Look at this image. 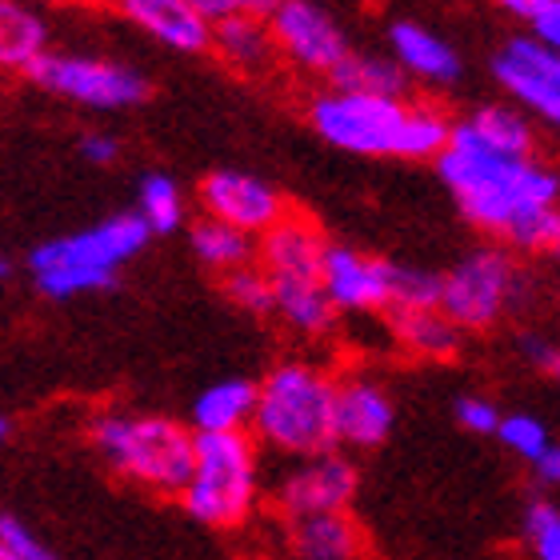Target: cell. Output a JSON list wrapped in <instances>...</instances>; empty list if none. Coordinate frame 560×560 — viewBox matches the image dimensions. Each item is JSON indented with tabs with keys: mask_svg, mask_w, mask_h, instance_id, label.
Instances as JSON below:
<instances>
[{
	"mask_svg": "<svg viewBox=\"0 0 560 560\" xmlns=\"http://www.w3.org/2000/svg\"><path fill=\"white\" fill-rule=\"evenodd\" d=\"M436 173L453 188L456 205L485 233H509V224L528 209H552L560 197L557 173L537 161H516L489 149L468 120L453 125V140L436 161Z\"/></svg>",
	"mask_w": 560,
	"mask_h": 560,
	"instance_id": "1",
	"label": "cell"
},
{
	"mask_svg": "<svg viewBox=\"0 0 560 560\" xmlns=\"http://www.w3.org/2000/svg\"><path fill=\"white\" fill-rule=\"evenodd\" d=\"M337 393L340 381L308 361H280L257 393L253 436L280 456L337 453Z\"/></svg>",
	"mask_w": 560,
	"mask_h": 560,
	"instance_id": "2",
	"label": "cell"
},
{
	"mask_svg": "<svg viewBox=\"0 0 560 560\" xmlns=\"http://www.w3.org/2000/svg\"><path fill=\"white\" fill-rule=\"evenodd\" d=\"M89 441L113 472L168 497L185 492L197 465V432L152 412H96Z\"/></svg>",
	"mask_w": 560,
	"mask_h": 560,
	"instance_id": "3",
	"label": "cell"
},
{
	"mask_svg": "<svg viewBox=\"0 0 560 560\" xmlns=\"http://www.w3.org/2000/svg\"><path fill=\"white\" fill-rule=\"evenodd\" d=\"M149 236L152 233L149 224L140 221V212H120V217H108L84 233L36 245L28 253V272H33L36 289L52 301L113 289L117 269L149 245Z\"/></svg>",
	"mask_w": 560,
	"mask_h": 560,
	"instance_id": "4",
	"label": "cell"
},
{
	"mask_svg": "<svg viewBox=\"0 0 560 560\" xmlns=\"http://www.w3.org/2000/svg\"><path fill=\"white\" fill-rule=\"evenodd\" d=\"M180 504L209 528H241L260 504V460L248 432H197V465Z\"/></svg>",
	"mask_w": 560,
	"mask_h": 560,
	"instance_id": "5",
	"label": "cell"
},
{
	"mask_svg": "<svg viewBox=\"0 0 560 560\" xmlns=\"http://www.w3.org/2000/svg\"><path fill=\"white\" fill-rule=\"evenodd\" d=\"M313 129L345 152L361 156H400V137L409 105L388 101V96H364V93H320L308 108Z\"/></svg>",
	"mask_w": 560,
	"mask_h": 560,
	"instance_id": "6",
	"label": "cell"
},
{
	"mask_svg": "<svg viewBox=\"0 0 560 560\" xmlns=\"http://www.w3.org/2000/svg\"><path fill=\"white\" fill-rule=\"evenodd\" d=\"M521 292V277L509 253L501 248H472L456 269L444 272L441 308L468 332L492 328L509 313V304Z\"/></svg>",
	"mask_w": 560,
	"mask_h": 560,
	"instance_id": "7",
	"label": "cell"
},
{
	"mask_svg": "<svg viewBox=\"0 0 560 560\" xmlns=\"http://www.w3.org/2000/svg\"><path fill=\"white\" fill-rule=\"evenodd\" d=\"M45 93L77 101L84 108H129L149 96V84L129 65L101 57H77V52H45L24 72Z\"/></svg>",
	"mask_w": 560,
	"mask_h": 560,
	"instance_id": "8",
	"label": "cell"
},
{
	"mask_svg": "<svg viewBox=\"0 0 560 560\" xmlns=\"http://www.w3.org/2000/svg\"><path fill=\"white\" fill-rule=\"evenodd\" d=\"M357 492V465L345 453H320L304 456L296 465L280 472L272 489V509L280 521H304V516H328L345 513Z\"/></svg>",
	"mask_w": 560,
	"mask_h": 560,
	"instance_id": "9",
	"label": "cell"
},
{
	"mask_svg": "<svg viewBox=\"0 0 560 560\" xmlns=\"http://www.w3.org/2000/svg\"><path fill=\"white\" fill-rule=\"evenodd\" d=\"M272 36L284 57L304 72H332L340 69V60L349 57V40L337 28V21L328 16L313 0H284L280 12L272 16Z\"/></svg>",
	"mask_w": 560,
	"mask_h": 560,
	"instance_id": "10",
	"label": "cell"
},
{
	"mask_svg": "<svg viewBox=\"0 0 560 560\" xmlns=\"http://www.w3.org/2000/svg\"><path fill=\"white\" fill-rule=\"evenodd\" d=\"M200 205L209 217L233 224L248 236H265L272 224H280L289 212H284V200L280 192L260 180L253 173H236V168H217V173L205 176L200 185Z\"/></svg>",
	"mask_w": 560,
	"mask_h": 560,
	"instance_id": "11",
	"label": "cell"
},
{
	"mask_svg": "<svg viewBox=\"0 0 560 560\" xmlns=\"http://www.w3.org/2000/svg\"><path fill=\"white\" fill-rule=\"evenodd\" d=\"M325 280L328 301L337 313H376L393 308V265L376 257H364L349 245H328L325 253Z\"/></svg>",
	"mask_w": 560,
	"mask_h": 560,
	"instance_id": "12",
	"label": "cell"
},
{
	"mask_svg": "<svg viewBox=\"0 0 560 560\" xmlns=\"http://www.w3.org/2000/svg\"><path fill=\"white\" fill-rule=\"evenodd\" d=\"M328 241L308 217L289 212L280 224H272L269 233L260 236L257 260L260 269L272 280H301V277H320L325 269Z\"/></svg>",
	"mask_w": 560,
	"mask_h": 560,
	"instance_id": "13",
	"label": "cell"
},
{
	"mask_svg": "<svg viewBox=\"0 0 560 560\" xmlns=\"http://www.w3.org/2000/svg\"><path fill=\"white\" fill-rule=\"evenodd\" d=\"M393 397L376 381L349 376L337 393V444L340 448H376L393 432Z\"/></svg>",
	"mask_w": 560,
	"mask_h": 560,
	"instance_id": "14",
	"label": "cell"
},
{
	"mask_svg": "<svg viewBox=\"0 0 560 560\" xmlns=\"http://www.w3.org/2000/svg\"><path fill=\"white\" fill-rule=\"evenodd\" d=\"M120 12L140 24L152 40L176 52H205L212 48V24L188 0H120Z\"/></svg>",
	"mask_w": 560,
	"mask_h": 560,
	"instance_id": "15",
	"label": "cell"
},
{
	"mask_svg": "<svg viewBox=\"0 0 560 560\" xmlns=\"http://www.w3.org/2000/svg\"><path fill=\"white\" fill-rule=\"evenodd\" d=\"M388 45H393V60L409 77H420L429 84H453L460 77V60L441 36L429 33L417 21H397L388 28Z\"/></svg>",
	"mask_w": 560,
	"mask_h": 560,
	"instance_id": "16",
	"label": "cell"
},
{
	"mask_svg": "<svg viewBox=\"0 0 560 560\" xmlns=\"http://www.w3.org/2000/svg\"><path fill=\"white\" fill-rule=\"evenodd\" d=\"M289 552L296 560H361L364 540L361 528L352 525L349 513L304 516L289 521Z\"/></svg>",
	"mask_w": 560,
	"mask_h": 560,
	"instance_id": "17",
	"label": "cell"
},
{
	"mask_svg": "<svg viewBox=\"0 0 560 560\" xmlns=\"http://www.w3.org/2000/svg\"><path fill=\"white\" fill-rule=\"evenodd\" d=\"M257 393L260 385L245 381V376H229L217 381L192 400V429L205 432H248L253 417H257Z\"/></svg>",
	"mask_w": 560,
	"mask_h": 560,
	"instance_id": "18",
	"label": "cell"
},
{
	"mask_svg": "<svg viewBox=\"0 0 560 560\" xmlns=\"http://www.w3.org/2000/svg\"><path fill=\"white\" fill-rule=\"evenodd\" d=\"M272 292H277V316L301 337H325L337 320V304L328 301L320 277L272 280Z\"/></svg>",
	"mask_w": 560,
	"mask_h": 560,
	"instance_id": "19",
	"label": "cell"
},
{
	"mask_svg": "<svg viewBox=\"0 0 560 560\" xmlns=\"http://www.w3.org/2000/svg\"><path fill=\"white\" fill-rule=\"evenodd\" d=\"M393 337L420 361H453L460 349V325L444 308H417L393 313Z\"/></svg>",
	"mask_w": 560,
	"mask_h": 560,
	"instance_id": "20",
	"label": "cell"
},
{
	"mask_svg": "<svg viewBox=\"0 0 560 560\" xmlns=\"http://www.w3.org/2000/svg\"><path fill=\"white\" fill-rule=\"evenodd\" d=\"M492 77L501 81L504 93H513L516 101H521L525 108H533L540 120H549V125L560 129V84L552 81L549 72L504 48L501 57L492 60Z\"/></svg>",
	"mask_w": 560,
	"mask_h": 560,
	"instance_id": "21",
	"label": "cell"
},
{
	"mask_svg": "<svg viewBox=\"0 0 560 560\" xmlns=\"http://www.w3.org/2000/svg\"><path fill=\"white\" fill-rule=\"evenodd\" d=\"M48 52V28L28 4L0 0V65L28 72Z\"/></svg>",
	"mask_w": 560,
	"mask_h": 560,
	"instance_id": "22",
	"label": "cell"
},
{
	"mask_svg": "<svg viewBox=\"0 0 560 560\" xmlns=\"http://www.w3.org/2000/svg\"><path fill=\"white\" fill-rule=\"evenodd\" d=\"M212 48L236 69H265L277 52V36L269 21H257L248 12H236L229 21L212 24Z\"/></svg>",
	"mask_w": 560,
	"mask_h": 560,
	"instance_id": "23",
	"label": "cell"
},
{
	"mask_svg": "<svg viewBox=\"0 0 560 560\" xmlns=\"http://www.w3.org/2000/svg\"><path fill=\"white\" fill-rule=\"evenodd\" d=\"M328 81H332L337 93H364V96L400 101V93L409 89V72L400 69L397 60L376 57V52H349Z\"/></svg>",
	"mask_w": 560,
	"mask_h": 560,
	"instance_id": "24",
	"label": "cell"
},
{
	"mask_svg": "<svg viewBox=\"0 0 560 560\" xmlns=\"http://www.w3.org/2000/svg\"><path fill=\"white\" fill-rule=\"evenodd\" d=\"M188 245L197 253L200 265H209L217 272H236V269H248L253 257H257V245H253V236L233 229V224L217 221V217H205L188 229Z\"/></svg>",
	"mask_w": 560,
	"mask_h": 560,
	"instance_id": "25",
	"label": "cell"
},
{
	"mask_svg": "<svg viewBox=\"0 0 560 560\" xmlns=\"http://www.w3.org/2000/svg\"><path fill=\"white\" fill-rule=\"evenodd\" d=\"M468 129L477 132L489 149L504 152V156H516V161H528V152H533V125L509 105L477 108V113L468 117Z\"/></svg>",
	"mask_w": 560,
	"mask_h": 560,
	"instance_id": "26",
	"label": "cell"
},
{
	"mask_svg": "<svg viewBox=\"0 0 560 560\" xmlns=\"http://www.w3.org/2000/svg\"><path fill=\"white\" fill-rule=\"evenodd\" d=\"M137 212H140V221L149 224L152 236L176 233L180 221H185V200H180V188H176L173 176H164V173L144 176L137 192Z\"/></svg>",
	"mask_w": 560,
	"mask_h": 560,
	"instance_id": "27",
	"label": "cell"
},
{
	"mask_svg": "<svg viewBox=\"0 0 560 560\" xmlns=\"http://www.w3.org/2000/svg\"><path fill=\"white\" fill-rule=\"evenodd\" d=\"M453 140V120L444 117L441 108L432 105H412L409 120H405V137H400V156L409 161H441V152Z\"/></svg>",
	"mask_w": 560,
	"mask_h": 560,
	"instance_id": "28",
	"label": "cell"
},
{
	"mask_svg": "<svg viewBox=\"0 0 560 560\" xmlns=\"http://www.w3.org/2000/svg\"><path fill=\"white\" fill-rule=\"evenodd\" d=\"M444 277L412 265H393V313H417V308H441Z\"/></svg>",
	"mask_w": 560,
	"mask_h": 560,
	"instance_id": "29",
	"label": "cell"
},
{
	"mask_svg": "<svg viewBox=\"0 0 560 560\" xmlns=\"http://www.w3.org/2000/svg\"><path fill=\"white\" fill-rule=\"evenodd\" d=\"M521 537L537 560H560V509L545 497L525 504L521 513Z\"/></svg>",
	"mask_w": 560,
	"mask_h": 560,
	"instance_id": "30",
	"label": "cell"
},
{
	"mask_svg": "<svg viewBox=\"0 0 560 560\" xmlns=\"http://www.w3.org/2000/svg\"><path fill=\"white\" fill-rule=\"evenodd\" d=\"M504 241L513 248H525V253H557L560 245V209H528L521 212L513 224H509V233Z\"/></svg>",
	"mask_w": 560,
	"mask_h": 560,
	"instance_id": "31",
	"label": "cell"
},
{
	"mask_svg": "<svg viewBox=\"0 0 560 560\" xmlns=\"http://www.w3.org/2000/svg\"><path fill=\"white\" fill-rule=\"evenodd\" d=\"M497 436H501V444L509 453L528 460V465L545 460V453L552 448V436H549V429H545V420H537L533 412H509Z\"/></svg>",
	"mask_w": 560,
	"mask_h": 560,
	"instance_id": "32",
	"label": "cell"
},
{
	"mask_svg": "<svg viewBox=\"0 0 560 560\" xmlns=\"http://www.w3.org/2000/svg\"><path fill=\"white\" fill-rule=\"evenodd\" d=\"M224 292L236 308H245L253 316H269L277 313V292H272V277L260 265H248V269H236L224 277Z\"/></svg>",
	"mask_w": 560,
	"mask_h": 560,
	"instance_id": "33",
	"label": "cell"
},
{
	"mask_svg": "<svg viewBox=\"0 0 560 560\" xmlns=\"http://www.w3.org/2000/svg\"><path fill=\"white\" fill-rule=\"evenodd\" d=\"M0 557H12V560H52L48 549L40 540L28 533V528L16 521L12 513L0 516Z\"/></svg>",
	"mask_w": 560,
	"mask_h": 560,
	"instance_id": "34",
	"label": "cell"
},
{
	"mask_svg": "<svg viewBox=\"0 0 560 560\" xmlns=\"http://www.w3.org/2000/svg\"><path fill=\"white\" fill-rule=\"evenodd\" d=\"M453 412H456V420H460V429L477 432V436H497L504 424V412L497 409L489 397H460Z\"/></svg>",
	"mask_w": 560,
	"mask_h": 560,
	"instance_id": "35",
	"label": "cell"
},
{
	"mask_svg": "<svg viewBox=\"0 0 560 560\" xmlns=\"http://www.w3.org/2000/svg\"><path fill=\"white\" fill-rule=\"evenodd\" d=\"M509 52H516V57L533 60L537 69H545L552 77V81L560 84V52H552V48L537 45L533 36H516V40H509Z\"/></svg>",
	"mask_w": 560,
	"mask_h": 560,
	"instance_id": "36",
	"label": "cell"
},
{
	"mask_svg": "<svg viewBox=\"0 0 560 560\" xmlns=\"http://www.w3.org/2000/svg\"><path fill=\"white\" fill-rule=\"evenodd\" d=\"M528 24H533V40H537V45L560 52V0H549Z\"/></svg>",
	"mask_w": 560,
	"mask_h": 560,
	"instance_id": "37",
	"label": "cell"
},
{
	"mask_svg": "<svg viewBox=\"0 0 560 560\" xmlns=\"http://www.w3.org/2000/svg\"><path fill=\"white\" fill-rule=\"evenodd\" d=\"M81 152H84V161H93V164H108V161H117V137H108V132H84L81 137Z\"/></svg>",
	"mask_w": 560,
	"mask_h": 560,
	"instance_id": "38",
	"label": "cell"
},
{
	"mask_svg": "<svg viewBox=\"0 0 560 560\" xmlns=\"http://www.w3.org/2000/svg\"><path fill=\"white\" fill-rule=\"evenodd\" d=\"M521 352H525V361L537 364V369H557L560 349L549 345L545 337H537V332H525V337H521Z\"/></svg>",
	"mask_w": 560,
	"mask_h": 560,
	"instance_id": "39",
	"label": "cell"
},
{
	"mask_svg": "<svg viewBox=\"0 0 560 560\" xmlns=\"http://www.w3.org/2000/svg\"><path fill=\"white\" fill-rule=\"evenodd\" d=\"M188 4H192L209 24H221V21H229V16H236V12H245V0H188Z\"/></svg>",
	"mask_w": 560,
	"mask_h": 560,
	"instance_id": "40",
	"label": "cell"
},
{
	"mask_svg": "<svg viewBox=\"0 0 560 560\" xmlns=\"http://www.w3.org/2000/svg\"><path fill=\"white\" fill-rule=\"evenodd\" d=\"M537 480L540 485H549V489H560V444H552L549 453H545V460H537Z\"/></svg>",
	"mask_w": 560,
	"mask_h": 560,
	"instance_id": "41",
	"label": "cell"
},
{
	"mask_svg": "<svg viewBox=\"0 0 560 560\" xmlns=\"http://www.w3.org/2000/svg\"><path fill=\"white\" fill-rule=\"evenodd\" d=\"M497 4H501L504 12H513V16H521V21H533V16H537V12L545 9L549 0H497Z\"/></svg>",
	"mask_w": 560,
	"mask_h": 560,
	"instance_id": "42",
	"label": "cell"
},
{
	"mask_svg": "<svg viewBox=\"0 0 560 560\" xmlns=\"http://www.w3.org/2000/svg\"><path fill=\"white\" fill-rule=\"evenodd\" d=\"M280 4H284V0H245V12L257 16V21H272L280 12Z\"/></svg>",
	"mask_w": 560,
	"mask_h": 560,
	"instance_id": "43",
	"label": "cell"
},
{
	"mask_svg": "<svg viewBox=\"0 0 560 560\" xmlns=\"http://www.w3.org/2000/svg\"><path fill=\"white\" fill-rule=\"evenodd\" d=\"M552 373H557V381H560V357H557V369H552Z\"/></svg>",
	"mask_w": 560,
	"mask_h": 560,
	"instance_id": "44",
	"label": "cell"
},
{
	"mask_svg": "<svg viewBox=\"0 0 560 560\" xmlns=\"http://www.w3.org/2000/svg\"><path fill=\"white\" fill-rule=\"evenodd\" d=\"M557 257H560V245H557Z\"/></svg>",
	"mask_w": 560,
	"mask_h": 560,
	"instance_id": "45",
	"label": "cell"
}]
</instances>
